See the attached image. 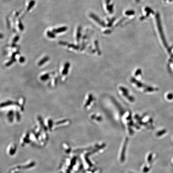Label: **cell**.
Wrapping results in <instances>:
<instances>
[{
  "label": "cell",
  "instance_id": "obj_5",
  "mask_svg": "<svg viewBox=\"0 0 173 173\" xmlns=\"http://www.w3.org/2000/svg\"><path fill=\"white\" fill-rule=\"evenodd\" d=\"M4 37L3 35L2 34H0V38H2Z\"/></svg>",
  "mask_w": 173,
  "mask_h": 173
},
{
  "label": "cell",
  "instance_id": "obj_1",
  "mask_svg": "<svg viewBox=\"0 0 173 173\" xmlns=\"http://www.w3.org/2000/svg\"><path fill=\"white\" fill-rule=\"evenodd\" d=\"M67 30V27H62L59 28L57 29H55V30H52V32L54 33H56V34H57V33H61L66 31Z\"/></svg>",
  "mask_w": 173,
  "mask_h": 173
},
{
  "label": "cell",
  "instance_id": "obj_2",
  "mask_svg": "<svg viewBox=\"0 0 173 173\" xmlns=\"http://www.w3.org/2000/svg\"><path fill=\"white\" fill-rule=\"evenodd\" d=\"M34 4H35V2H34V0H32V1H30V4H29L28 7L27 9V11H30V10L33 7V6H34Z\"/></svg>",
  "mask_w": 173,
  "mask_h": 173
},
{
  "label": "cell",
  "instance_id": "obj_4",
  "mask_svg": "<svg viewBox=\"0 0 173 173\" xmlns=\"http://www.w3.org/2000/svg\"><path fill=\"white\" fill-rule=\"evenodd\" d=\"M19 39V37L16 36L15 37V39H14V42H16L18 41Z\"/></svg>",
  "mask_w": 173,
  "mask_h": 173
},
{
  "label": "cell",
  "instance_id": "obj_3",
  "mask_svg": "<svg viewBox=\"0 0 173 173\" xmlns=\"http://www.w3.org/2000/svg\"><path fill=\"white\" fill-rule=\"evenodd\" d=\"M47 35L48 37L51 38H54L55 37V34L53 32H51V31H48L47 33Z\"/></svg>",
  "mask_w": 173,
  "mask_h": 173
}]
</instances>
